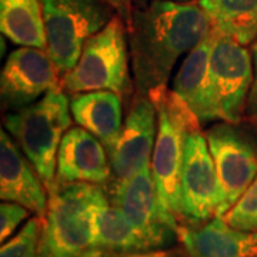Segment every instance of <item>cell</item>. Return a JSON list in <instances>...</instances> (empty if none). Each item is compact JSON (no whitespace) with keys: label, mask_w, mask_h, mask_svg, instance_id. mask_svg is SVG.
<instances>
[{"label":"cell","mask_w":257,"mask_h":257,"mask_svg":"<svg viewBox=\"0 0 257 257\" xmlns=\"http://www.w3.org/2000/svg\"><path fill=\"white\" fill-rule=\"evenodd\" d=\"M133 83L139 94L167 87L177 60L210 36L199 2L153 0L136 8L127 26Z\"/></svg>","instance_id":"cell-1"},{"label":"cell","mask_w":257,"mask_h":257,"mask_svg":"<svg viewBox=\"0 0 257 257\" xmlns=\"http://www.w3.org/2000/svg\"><path fill=\"white\" fill-rule=\"evenodd\" d=\"M72 121L70 99L62 86L47 92L36 103L5 116L8 133L35 166L47 192L56 183L57 152Z\"/></svg>","instance_id":"cell-2"},{"label":"cell","mask_w":257,"mask_h":257,"mask_svg":"<svg viewBox=\"0 0 257 257\" xmlns=\"http://www.w3.org/2000/svg\"><path fill=\"white\" fill-rule=\"evenodd\" d=\"M106 196L100 184L55 183L49 190L39 253L87 256L93 250V213Z\"/></svg>","instance_id":"cell-3"},{"label":"cell","mask_w":257,"mask_h":257,"mask_svg":"<svg viewBox=\"0 0 257 257\" xmlns=\"http://www.w3.org/2000/svg\"><path fill=\"white\" fill-rule=\"evenodd\" d=\"M157 110V136L152 156V173L166 210L182 221V166L189 130L200 124L199 119L173 90L167 87L152 92Z\"/></svg>","instance_id":"cell-4"},{"label":"cell","mask_w":257,"mask_h":257,"mask_svg":"<svg viewBox=\"0 0 257 257\" xmlns=\"http://www.w3.org/2000/svg\"><path fill=\"white\" fill-rule=\"evenodd\" d=\"M127 26L116 15L99 33L90 37L74 67L62 77L64 92L76 93L110 90L128 99L135 83L130 79Z\"/></svg>","instance_id":"cell-5"},{"label":"cell","mask_w":257,"mask_h":257,"mask_svg":"<svg viewBox=\"0 0 257 257\" xmlns=\"http://www.w3.org/2000/svg\"><path fill=\"white\" fill-rule=\"evenodd\" d=\"M46 52L63 77L77 63L87 40L117 12L103 0H42Z\"/></svg>","instance_id":"cell-6"},{"label":"cell","mask_w":257,"mask_h":257,"mask_svg":"<svg viewBox=\"0 0 257 257\" xmlns=\"http://www.w3.org/2000/svg\"><path fill=\"white\" fill-rule=\"evenodd\" d=\"M182 223H203L221 216L223 192L206 135L196 124L184 143L182 166Z\"/></svg>","instance_id":"cell-7"},{"label":"cell","mask_w":257,"mask_h":257,"mask_svg":"<svg viewBox=\"0 0 257 257\" xmlns=\"http://www.w3.org/2000/svg\"><path fill=\"white\" fill-rule=\"evenodd\" d=\"M110 202L126 214L152 250H160L177 237L179 221L160 200L150 166L127 179L114 180Z\"/></svg>","instance_id":"cell-8"},{"label":"cell","mask_w":257,"mask_h":257,"mask_svg":"<svg viewBox=\"0 0 257 257\" xmlns=\"http://www.w3.org/2000/svg\"><path fill=\"white\" fill-rule=\"evenodd\" d=\"M210 77L223 121L240 123L254 80L251 52L229 36L211 30Z\"/></svg>","instance_id":"cell-9"},{"label":"cell","mask_w":257,"mask_h":257,"mask_svg":"<svg viewBox=\"0 0 257 257\" xmlns=\"http://www.w3.org/2000/svg\"><path fill=\"white\" fill-rule=\"evenodd\" d=\"M223 192L221 216L236 204L257 177V150L234 124L223 121L206 132Z\"/></svg>","instance_id":"cell-10"},{"label":"cell","mask_w":257,"mask_h":257,"mask_svg":"<svg viewBox=\"0 0 257 257\" xmlns=\"http://www.w3.org/2000/svg\"><path fill=\"white\" fill-rule=\"evenodd\" d=\"M62 86V74L46 50L22 46L6 59L0 74L2 104L9 111L20 110Z\"/></svg>","instance_id":"cell-11"},{"label":"cell","mask_w":257,"mask_h":257,"mask_svg":"<svg viewBox=\"0 0 257 257\" xmlns=\"http://www.w3.org/2000/svg\"><path fill=\"white\" fill-rule=\"evenodd\" d=\"M157 136V110L147 94L135 93L110 159L114 180H123L152 165Z\"/></svg>","instance_id":"cell-12"},{"label":"cell","mask_w":257,"mask_h":257,"mask_svg":"<svg viewBox=\"0 0 257 257\" xmlns=\"http://www.w3.org/2000/svg\"><path fill=\"white\" fill-rule=\"evenodd\" d=\"M0 197L3 202L25 206L37 217H46L49 204L46 186L6 130L0 133Z\"/></svg>","instance_id":"cell-13"},{"label":"cell","mask_w":257,"mask_h":257,"mask_svg":"<svg viewBox=\"0 0 257 257\" xmlns=\"http://www.w3.org/2000/svg\"><path fill=\"white\" fill-rule=\"evenodd\" d=\"M99 139L80 126L70 127L57 152L56 183H84L106 186L111 176L110 159Z\"/></svg>","instance_id":"cell-14"},{"label":"cell","mask_w":257,"mask_h":257,"mask_svg":"<svg viewBox=\"0 0 257 257\" xmlns=\"http://www.w3.org/2000/svg\"><path fill=\"white\" fill-rule=\"evenodd\" d=\"M177 239L187 257L257 256V233L234 229L221 216L179 224Z\"/></svg>","instance_id":"cell-15"},{"label":"cell","mask_w":257,"mask_h":257,"mask_svg":"<svg viewBox=\"0 0 257 257\" xmlns=\"http://www.w3.org/2000/svg\"><path fill=\"white\" fill-rule=\"evenodd\" d=\"M210 36L183 59L175 79L173 92L184 101L200 123L221 120L210 77Z\"/></svg>","instance_id":"cell-16"},{"label":"cell","mask_w":257,"mask_h":257,"mask_svg":"<svg viewBox=\"0 0 257 257\" xmlns=\"http://www.w3.org/2000/svg\"><path fill=\"white\" fill-rule=\"evenodd\" d=\"M121 96L110 90H93L72 94L70 111L77 126L86 128L110 155L123 127Z\"/></svg>","instance_id":"cell-17"},{"label":"cell","mask_w":257,"mask_h":257,"mask_svg":"<svg viewBox=\"0 0 257 257\" xmlns=\"http://www.w3.org/2000/svg\"><path fill=\"white\" fill-rule=\"evenodd\" d=\"M145 237L109 196L103 197L93 213V250L96 253L150 251Z\"/></svg>","instance_id":"cell-18"},{"label":"cell","mask_w":257,"mask_h":257,"mask_svg":"<svg viewBox=\"0 0 257 257\" xmlns=\"http://www.w3.org/2000/svg\"><path fill=\"white\" fill-rule=\"evenodd\" d=\"M42 0H0L3 36L19 46L47 49Z\"/></svg>","instance_id":"cell-19"},{"label":"cell","mask_w":257,"mask_h":257,"mask_svg":"<svg viewBox=\"0 0 257 257\" xmlns=\"http://www.w3.org/2000/svg\"><path fill=\"white\" fill-rule=\"evenodd\" d=\"M211 30L247 46L257 42V0H199Z\"/></svg>","instance_id":"cell-20"},{"label":"cell","mask_w":257,"mask_h":257,"mask_svg":"<svg viewBox=\"0 0 257 257\" xmlns=\"http://www.w3.org/2000/svg\"><path fill=\"white\" fill-rule=\"evenodd\" d=\"M43 231V219L32 217L18 234L2 244L0 257H37Z\"/></svg>","instance_id":"cell-21"},{"label":"cell","mask_w":257,"mask_h":257,"mask_svg":"<svg viewBox=\"0 0 257 257\" xmlns=\"http://www.w3.org/2000/svg\"><path fill=\"white\" fill-rule=\"evenodd\" d=\"M221 217L234 229L257 233V177L236 204Z\"/></svg>","instance_id":"cell-22"},{"label":"cell","mask_w":257,"mask_h":257,"mask_svg":"<svg viewBox=\"0 0 257 257\" xmlns=\"http://www.w3.org/2000/svg\"><path fill=\"white\" fill-rule=\"evenodd\" d=\"M30 216V211L18 203L3 202L0 204V240L5 243L10 239L13 231L18 229L22 221Z\"/></svg>","instance_id":"cell-23"},{"label":"cell","mask_w":257,"mask_h":257,"mask_svg":"<svg viewBox=\"0 0 257 257\" xmlns=\"http://www.w3.org/2000/svg\"><path fill=\"white\" fill-rule=\"evenodd\" d=\"M253 57H254V80L248 93L247 106H246V117L257 128V42L253 45Z\"/></svg>","instance_id":"cell-24"},{"label":"cell","mask_w":257,"mask_h":257,"mask_svg":"<svg viewBox=\"0 0 257 257\" xmlns=\"http://www.w3.org/2000/svg\"><path fill=\"white\" fill-rule=\"evenodd\" d=\"M86 257H179L173 251L167 250H150V251H140V253H96L90 251Z\"/></svg>","instance_id":"cell-25"},{"label":"cell","mask_w":257,"mask_h":257,"mask_svg":"<svg viewBox=\"0 0 257 257\" xmlns=\"http://www.w3.org/2000/svg\"><path fill=\"white\" fill-rule=\"evenodd\" d=\"M107 5H110L113 9L117 12L120 18L124 20L126 26H128V23L132 22V15H133V2L132 0H103Z\"/></svg>","instance_id":"cell-26"},{"label":"cell","mask_w":257,"mask_h":257,"mask_svg":"<svg viewBox=\"0 0 257 257\" xmlns=\"http://www.w3.org/2000/svg\"><path fill=\"white\" fill-rule=\"evenodd\" d=\"M132 2H133V8L136 9V8H142L153 0H132ZM173 2H194V0H173Z\"/></svg>","instance_id":"cell-27"},{"label":"cell","mask_w":257,"mask_h":257,"mask_svg":"<svg viewBox=\"0 0 257 257\" xmlns=\"http://www.w3.org/2000/svg\"><path fill=\"white\" fill-rule=\"evenodd\" d=\"M37 257H73V256H60V254H49V253H39Z\"/></svg>","instance_id":"cell-28"},{"label":"cell","mask_w":257,"mask_h":257,"mask_svg":"<svg viewBox=\"0 0 257 257\" xmlns=\"http://www.w3.org/2000/svg\"><path fill=\"white\" fill-rule=\"evenodd\" d=\"M256 257H257V256H256Z\"/></svg>","instance_id":"cell-29"}]
</instances>
